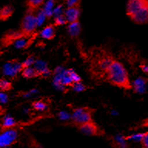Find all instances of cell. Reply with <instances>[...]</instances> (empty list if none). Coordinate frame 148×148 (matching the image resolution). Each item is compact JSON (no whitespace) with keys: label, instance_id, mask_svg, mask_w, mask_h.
Listing matches in <instances>:
<instances>
[{"label":"cell","instance_id":"9a60e30c","mask_svg":"<svg viewBox=\"0 0 148 148\" xmlns=\"http://www.w3.org/2000/svg\"><path fill=\"white\" fill-rule=\"evenodd\" d=\"M14 12L13 7L10 5H6L0 9V20L6 21L9 19Z\"/></svg>","mask_w":148,"mask_h":148},{"label":"cell","instance_id":"7402d4cb","mask_svg":"<svg viewBox=\"0 0 148 148\" xmlns=\"http://www.w3.org/2000/svg\"><path fill=\"white\" fill-rule=\"evenodd\" d=\"M12 88V85L10 81L5 79H0V91L1 92H6L9 91Z\"/></svg>","mask_w":148,"mask_h":148},{"label":"cell","instance_id":"e0dca14e","mask_svg":"<svg viewBox=\"0 0 148 148\" xmlns=\"http://www.w3.org/2000/svg\"><path fill=\"white\" fill-rule=\"evenodd\" d=\"M31 37H29V38L23 37V38H20V39H16V41L12 43V45H13L15 48L18 49L27 48L28 46H29L30 41H31Z\"/></svg>","mask_w":148,"mask_h":148},{"label":"cell","instance_id":"ac0fdd59","mask_svg":"<svg viewBox=\"0 0 148 148\" xmlns=\"http://www.w3.org/2000/svg\"><path fill=\"white\" fill-rule=\"evenodd\" d=\"M22 76L25 79H32V78H36V77H39V73H37L33 66L27 67L25 69H23V71L21 72Z\"/></svg>","mask_w":148,"mask_h":148},{"label":"cell","instance_id":"d6986e66","mask_svg":"<svg viewBox=\"0 0 148 148\" xmlns=\"http://www.w3.org/2000/svg\"><path fill=\"white\" fill-rule=\"evenodd\" d=\"M16 121L11 116H5L2 120V127L4 130L12 129L16 126Z\"/></svg>","mask_w":148,"mask_h":148},{"label":"cell","instance_id":"6da1fadb","mask_svg":"<svg viewBox=\"0 0 148 148\" xmlns=\"http://www.w3.org/2000/svg\"><path fill=\"white\" fill-rule=\"evenodd\" d=\"M106 76L107 81L112 85L125 90L133 89L128 72L124 66L117 60H113L111 62L110 66L106 72Z\"/></svg>","mask_w":148,"mask_h":148},{"label":"cell","instance_id":"cb8c5ba5","mask_svg":"<svg viewBox=\"0 0 148 148\" xmlns=\"http://www.w3.org/2000/svg\"><path fill=\"white\" fill-rule=\"evenodd\" d=\"M32 108L38 111H44L46 110L48 106L47 104L44 101L42 100H38V101H35L32 103Z\"/></svg>","mask_w":148,"mask_h":148},{"label":"cell","instance_id":"ba28073f","mask_svg":"<svg viewBox=\"0 0 148 148\" xmlns=\"http://www.w3.org/2000/svg\"><path fill=\"white\" fill-rule=\"evenodd\" d=\"M64 14L68 21V23L79 21L80 16V5L67 7L66 11L64 12Z\"/></svg>","mask_w":148,"mask_h":148},{"label":"cell","instance_id":"7c38bea8","mask_svg":"<svg viewBox=\"0 0 148 148\" xmlns=\"http://www.w3.org/2000/svg\"><path fill=\"white\" fill-rule=\"evenodd\" d=\"M39 35H40V36L42 39H47V40L53 39L56 36L55 25H53V24L46 25V27H44L43 29H42Z\"/></svg>","mask_w":148,"mask_h":148},{"label":"cell","instance_id":"8fae6325","mask_svg":"<svg viewBox=\"0 0 148 148\" xmlns=\"http://www.w3.org/2000/svg\"><path fill=\"white\" fill-rule=\"evenodd\" d=\"M133 89L136 93L143 94L146 92V86H147V80L143 77H138L132 83Z\"/></svg>","mask_w":148,"mask_h":148},{"label":"cell","instance_id":"d4e9b609","mask_svg":"<svg viewBox=\"0 0 148 148\" xmlns=\"http://www.w3.org/2000/svg\"><path fill=\"white\" fill-rule=\"evenodd\" d=\"M145 135V133H138V134H134L126 136L127 140H131L134 142H141L143 140V136Z\"/></svg>","mask_w":148,"mask_h":148},{"label":"cell","instance_id":"484cf974","mask_svg":"<svg viewBox=\"0 0 148 148\" xmlns=\"http://www.w3.org/2000/svg\"><path fill=\"white\" fill-rule=\"evenodd\" d=\"M36 59L34 57V56H29L25 59L23 62H22V66H23V69L27 67H30L33 66L36 62Z\"/></svg>","mask_w":148,"mask_h":148},{"label":"cell","instance_id":"30bf717a","mask_svg":"<svg viewBox=\"0 0 148 148\" xmlns=\"http://www.w3.org/2000/svg\"><path fill=\"white\" fill-rule=\"evenodd\" d=\"M134 23L136 24H146L148 23V5L143 7L140 11H139L134 16L130 18Z\"/></svg>","mask_w":148,"mask_h":148},{"label":"cell","instance_id":"44dd1931","mask_svg":"<svg viewBox=\"0 0 148 148\" xmlns=\"http://www.w3.org/2000/svg\"><path fill=\"white\" fill-rule=\"evenodd\" d=\"M114 141L119 148H127V140L126 136L121 134H116L114 136Z\"/></svg>","mask_w":148,"mask_h":148},{"label":"cell","instance_id":"52a82bcc","mask_svg":"<svg viewBox=\"0 0 148 148\" xmlns=\"http://www.w3.org/2000/svg\"><path fill=\"white\" fill-rule=\"evenodd\" d=\"M79 130L82 134L86 136H95L99 134V127L93 121L79 125Z\"/></svg>","mask_w":148,"mask_h":148},{"label":"cell","instance_id":"836d02e7","mask_svg":"<svg viewBox=\"0 0 148 148\" xmlns=\"http://www.w3.org/2000/svg\"><path fill=\"white\" fill-rule=\"evenodd\" d=\"M81 0H67V7L80 5Z\"/></svg>","mask_w":148,"mask_h":148},{"label":"cell","instance_id":"f546056e","mask_svg":"<svg viewBox=\"0 0 148 148\" xmlns=\"http://www.w3.org/2000/svg\"><path fill=\"white\" fill-rule=\"evenodd\" d=\"M57 116L60 120H63V121H66V120H69V119H71V114H69V113H67L66 111L64 110L59 112Z\"/></svg>","mask_w":148,"mask_h":148},{"label":"cell","instance_id":"e575fe53","mask_svg":"<svg viewBox=\"0 0 148 148\" xmlns=\"http://www.w3.org/2000/svg\"><path fill=\"white\" fill-rule=\"evenodd\" d=\"M140 69H142V71L143 72H144V73H148V65H140Z\"/></svg>","mask_w":148,"mask_h":148},{"label":"cell","instance_id":"4fadbf2b","mask_svg":"<svg viewBox=\"0 0 148 148\" xmlns=\"http://www.w3.org/2000/svg\"><path fill=\"white\" fill-rule=\"evenodd\" d=\"M67 32H68V34L73 38L78 36L81 32V25L79 21L69 23L67 26Z\"/></svg>","mask_w":148,"mask_h":148},{"label":"cell","instance_id":"5bb4252c","mask_svg":"<svg viewBox=\"0 0 148 148\" xmlns=\"http://www.w3.org/2000/svg\"><path fill=\"white\" fill-rule=\"evenodd\" d=\"M44 4H45V0H26L25 2L27 11L32 12L37 11Z\"/></svg>","mask_w":148,"mask_h":148},{"label":"cell","instance_id":"d6a6232c","mask_svg":"<svg viewBox=\"0 0 148 148\" xmlns=\"http://www.w3.org/2000/svg\"><path fill=\"white\" fill-rule=\"evenodd\" d=\"M141 143H142L143 148H148V132L145 133V135L141 141Z\"/></svg>","mask_w":148,"mask_h":148},{"label":"cell","instance_id":"4316f807","mask_svg":"<svg viewBox=\"0 0 148 148\" xmlns=\"http://www.w3.org/2000/svg\"><path fill=\"white\" fill-rule=\"evenodd\" d=\"M36 21H37V25L38 26H40V25H42V23L45 22L46 18H47L45 12L43 11V9H42L41 10H39V12L36 15Z\"/></svg>","mask_w":148,"mask_h":148},{"label":"cell","instance_id":"8d00e7d4","mask_svg":"<svg viewBox=\"0 0 148 148\" xmlns=\"http://www.w3.org/2000/svg\"><path fill=\"white\" fill-rule=\"evenodd\" d=\"M0 110H1V104H0Z\"/></svg>","mask_w":148,"mask_h":148},{"label":"cell","instance_id":"9c48e42d","mask_svg":"<svg viewBox=\"0 0 148 148\" xmlns=\"http://www.w3.org/2000/svg\"><path fill=\"white\" fill-rule=\"evenodd\" d=\"M34 67L37 73H39V77L41 76H49L51 74V70L49 68L48 65L43 60H36L35 62L34 65L32 66Z\"/></svg>","mask_w":148,"mask_h":148},{"label":"cell","instance_id":"4dcf8cb0","mask_svg":"<svg viewBox=\"0 0 148 148\" xmlns=\"http://www.w3.org/2000/svg\"><path fill=\"white\" fill-rule=\"evenodd\" d=\"M38 92H39V90H36V89H32V90H29L27 92H23L22 96H23V98H30V97H32L33 95L36 94Z\"/></svg>","mask_w":148,"mask_h":148},{"label":"cell","instance_id":"5b68a950","mask_svg":"<svg viewBox=\"0 0 148 148\" xmlns=\"http://www.w3.org/2000/svg\"><path fill=\"white\" fill-rule=\"evenodd\" d=\"M18 138V132L16 129L4 130L0 133V148H7L14 143Z\"/></svg>","mask_w":148,"mask_h":148},{"label":"cell","instance_id":"d590c367","mask_svg":"<svg viewBox=\"0 0 148 148\" xmlns=\"http://www.w3.org/2000/svg\"><path fill=\"white\" fill-rule=\"evenodd\" d=\"M111 114H112V115H117L118 112H116V111L113 110V111H112V112H111Z\"/></svg>","mask_w":148,"mask_h":148},{"label":"cell","instance_id":"7a4b0ae2","mask_svg":"<svg viewBox=\"0 0 148 148\" xmlns=\"http://www.w3.org/2000/svg\"><path fill=\"white\" fill-rule=\"evenodd\" d=\"M38 27L36 21V16L34 12L26 11V13L23 16L21 21L20 31L26 36L31 37Z\"/></svg>","mask_w":148,"mask_h":148},{"label":"cell","instance_id":"83f0119b","mask_svg":"<svg viewBox=\"0 0 148 148\" xmlns=\"http://www.w3.org/2000/svg\"><path fill=\"white\" fill-rule=\"evenodd\" d=\"M67 72H68L69 76H70V78L72 79V80H73V82L74 83H79V82H81V81H82V78H81L80 76H79L78 74L76 73L74 69H67Z\"/></svg>","mask_w":148,"mask_h":148},{"label":"cell","instance_id":"277c9868","mask_svg":"<svg viewBox=\"0 0 148 148\" xmlns=\"http://www.w3.org/2000/svg\"><path fill=\"white\" fill-rule=\"evenodd\" d=\"M2 74L5 76L9 77H16L19 73L23 71L22 62H18V60H9L5 62L2 66Z\"/></svg>","mask_w":148,"mask_h":148},{"label":"cell","instance_id":"3957f363","mask_svg":"<svg viewBox=\"0 0 148 148\" xmlns=\"http://www.w3.org/2000/svg\"><path fill=\"white\" fill-rule=\"evenodd\" d=\"M92 109L89 107H79L75 109L71 114V120L78 126L92 121Z\"/></svg>","mask_w":148,"mask_h":148},{"label":"cell","instance_id":"1f68e13d","mask_svg":"<svg viewBox=\"0 0 148 148\" xmlns=\"http://www.w3.org/2000/svg\"><path fill=\"white\" fill-rule=\"evenodd\" d=\"M9 100V97L4 92H0V104L6 103Z\"/></svg>","mask_w":148,"mask_h":148},{"label":"cell","instance_id":"f1b7e54d","mask_svg":"<svg viewBox=\"0 0 148 148\" xmlns=\"http://www.w3.org/2000/svg\"><path fill=\"white\" fill-rule=\"evenodd\" d=\"M72 89L73 91L77 92H83V91H85L86 90V86L83 84L82 82H79V83H75L73 84V86H71Z\"/></svg>","mask_w":148,"mask_h":148},{"label":"cell","instance_id":"ffe728a7","mask_svg":"<svg viewBox=\"0 0 148 148\" xmlns=\"http://www.w3.org/2000/svg\"><path fill=\"white\" fill-rule=\"evenodd\" d=\"M54 5H55V0H48L44 4L43 11L45 12L47 18H49L53 16V10H54Z\"/></svg>","mask_w":148,"mask_h":148},{"label":"cell","instance_id":"2e32d148","mask_svg":"<svg viewBox=\"0 0 148 148\" xmlns=\"http://www.w3.org/2000/svg\"><path fill=\"white\" fill-rule=\"evenodd\" d=\"M113 58L110 56H103L101 59H99V60L98 61V66H99V69L106 73V70L108 69L111 62H113Z\"/></svg>","mask_w":148,"mask_h":148},{"label":"cell","instance_id":"603a6c76","mask_svg":"<svg viewBox=\"0 0 148 148\" xmlns=\"http://www.w3.org/2000/svg\"><path fill=\"white\" fill-rule=\"evenodd\" d=\"M68 23V21H67L66 16H65V14H61L60 16H56L54 18V24L53 25L55 26H60V25H66Z\"/></svg>","mask_w":148,"mask_h":148},{"label":"cell","instance_id":"8992f818","mask_svg":"<svg viewBox=\"0 0 148 148\" xmlns=\"http://www.w3.org/2000/svg\"><path fill=\"white\" fill-rule=\"evenodd\" d=\"M147 5H148V0H129L126 8L127 15L130 18Z\"/></svg>","mask_w":148,"mask_h":148}]
</instances>
